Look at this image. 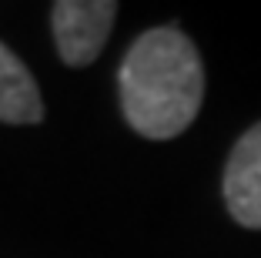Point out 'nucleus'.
<instances>
[{
  "label": "nucleus",
  "instance_id": "f257e3e1",
  "mask_svg": "<svg viewBox=\"0 0 261 258\" xmlns=\"http://www.w3.org/2000/svg\"><path fill=\"white\" fill-rule=\"evenodd\" d=\"M121 114L147 141H171L194 124L204 101V64L181 27L138 34L117 71Z\"/></svg>",
  "mask_w": 261,
  "mask_h": 258
},
{
  "label": "nucleus",
  "instance_id": "f03ea898",
  "mask_svg": "<svg viewBox=\"0 0 261 258\" xmlns=\"http://www.w3.org/2000/svg\"><path fill=\"white\" fill-rule=\"evenodd\" d=\"M117 20L114 0H57L50 4V31L57 57L67 67H87L100 57Z\"/></svg>",
  "mask_w": 261,
  "mask_h": 258
},
{
  "label": "nucleus",
  "instance_id": "7ed1b4c3",
  "mask_svg": "<svg viewBox=\"0 0 261 258\" xmlns=\"http://www.w3.org/2000/svg\"><path fill=\"white\" fill-rule=\"evenodd\" d=\"M224 208L241 228L261 231V121L234 141L221 175Z\"/></svg>",
  "mask_w": 261,
  "mask_h": 258
},
{
  "label": "nucleus",
  "instance_id": "20e7f679",
  "mask_svg": "<svg viewBox=\"0 0 261 258\" xmlns=\"http://www.w3.org/2000/svg\"><path fill=\"white\" fill-rule=\"evenodd\" d=\"M0 121L4 124H40L44 98L27 64L0 40Z\"/></svg>",
  "mask_w": 261,
  "mask_h": 258
}]
</instances>
